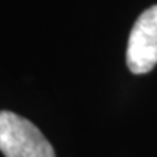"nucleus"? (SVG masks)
<instances>
[{
    "mask_svg": "<svg viewBox=\"0 0 157 157\" xmlns=\"http://www.w3.org/2000/svg\"><path fill=\"white\" fill-rule=\"evenodd\" d=\"M157 64V5L135 21L127 45V66L134 74H146Z\"/></svg>",
    "mask_w": 157,
    "mask_h": 157,
    "instance_id": "obj_2",
    "label": "nucleus"
},
{
    "mask_svg": "<svg viewBox=\"0 0 157 157\" xmlns=\"http://www.w3.org/2000/svg\"><path fill=\"white\" fill-rule=\"evenodd\" d=\"M0 151L6 157H56L34 124L10 111H0Z\"/></svg>",
    "mask_w": 157,
    "mask_h": 157,
    "instance_id": "obj_1",
    "label": "nucleus"
}]
</instances>
